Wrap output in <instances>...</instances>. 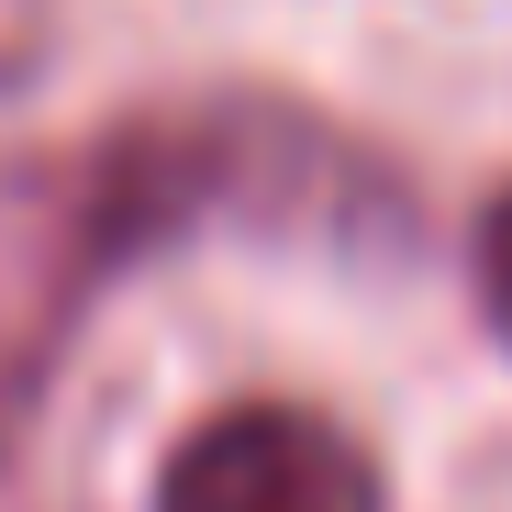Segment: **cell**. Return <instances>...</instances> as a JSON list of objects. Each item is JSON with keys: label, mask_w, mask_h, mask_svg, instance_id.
<instances>
[{"label": "cell", "mask_w": 512, "mask_h": 512, "mask_svg": "<svg viewBox=\"0 0 512 512\" xmlns=\"http://www.w3.org/2000/svg\"><path fill=\"white\" fill-rule=\"evenodd\" d=\"M312 234V245H412L401 167L279 90H212L78 145L0 156V457L45 412L90 301L179 234Z\"/></svg>", "instance_id": "6da1fadb"}, {"label": "cell", "mask_w": 512, "mask_h": 512, "mask_svg": "<svg viewBox=\"0 0 512 512\" xmlns=\"http://www.w3.org/2000/svg\"><path fill=\"white\" fill-rule=\"evenodd\" d=\"M156 512H390L379 457L312 401H223L156 468Z\"/></svg>", "instance_id": "7a4b0ae2"}, {"label": "cell", "mask_w": 512, "mask_h": 512, "mask_svg": "<svg viewBox=\"0 0 512 512\" xmlns=\"http://www.w3.org/2000/svg\"><path fill=\"white\" fill-rule=\"evenodd\" d=\"M468 268H479V323L512 346V179L490 190V212H479V245H468Z\"/></svg>", "instance_id": "3957f363"}, {"label": "cell", "mask_w": 512, "mask_h": 512, "mask_svg": "<svg viewBox=\"0 0 512 512\" xmlns=\"http://www.w3.org/2000/svg\"><path fill=\"white\" fill-rule=\"evenodd\" d=\"M34 45H45V12H34V0H0V90L34 67Z\"/></svg>", "instance_id": "277c9868"}]
</instances>
